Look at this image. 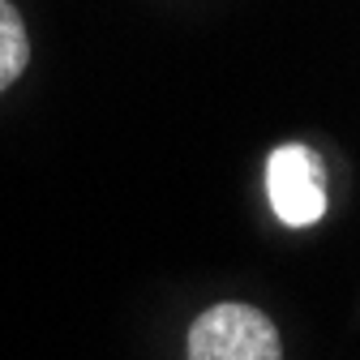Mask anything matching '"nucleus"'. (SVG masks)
<instances>
[{
    "mask_svg": "<svg viewBox=\"0 0 360 360\" xmlns=\"http://www.w3.org/2000/svg\"><path fill=\"white\" fill-rule=\"evenodd\" d=\"M266 193L279 223L288 228H313L326 214V167L300 142L279 146L266 159Z\"/></svg>",
    "mask_w": 360,
    "mask_h": 360,
    "instance_id": "f03ea898",
    "label": "nucleus"
},
{
    "mask_svg": "<svg viewBox=\"0 0 360 360\" xmlns=\"http://www.w3.org/2000/svg\"><path fill=\"white\" fill-rule=\"evenodd\" d=\"M26 65H30L26 22H22V13L9 5V0H0V95L26 73Z\"/></svg>",
    "mask_w": 360,
    "mask_h": 360,
    "instance_id": "7ed1b4c3",
    "label": "nucleus"
},
{
    "mask_svg": "<svg viewBox=\"0 0 360 360\" xmlns=\"http://www.w3.org/2000/svg\"><path fill=\"white\" fill-rule=\"evenodd\" d=\"M189 360H283L275 322L253 304H210L189 326Z\"/></svg>",
    "mask_w": 360,
    "mask_h": 360,
    "instance_id": "f257e3e1",
    "label": "nucleus"
}]
</instances>
